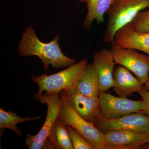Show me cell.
I'll return each instance as SVG.
<instances>
[{
	"mask_svg": "<svg viewBox=\"0 0 149 149\" xmlns=\"http://www.w3.org/2000/svg\"><path fill=\"white\" fill-rule=\"evenodd\" d=\"M133 29L139 32H149V10L139 12L131 22Z\"/></svg>",
	"mask_w": 149,
	"mask_h": 149,
	"instance_id": "19",
	"label": "cell"
},
{
	"mask_svg": "<svg viewBox=\"0 0 149 149\" xmlns=\"http://www.w3.org/2000/svg\"><path fill=\"white\" fill-rule=\"evenodd\" d=\"M143 87L144 89L145 90H146L147 91H149V76L148 77L146 83L145 84L144 86H143Z\"/></svg>",
	"mask_w": 149,
	"mask_h": 149,
	"instance_id": "21",
	"label": "cell"
},
{
	"mask_svg": "<svg viewBox=\"0 0 149 149\" xmlns=\"http://www.w3.org/2000/svg\"><path fill=\"white\" fill-rule=\"evenodd\" d=\"M149 9V0H112L107 11L108 22L104 42L112 43L116 32L130 23L140 12Z\"/></svg>",
	"mask_w": 149,
	"mask_h": 149,
	"instance_id": "3",
	"label": "cell"
},
{
	"mask_svg": "<svg viewBox=\"0 0 149 149\" xmlns=\"http://www.w3.org/2000/svg\"><path fill=\"white\" fill-rule=\"evenodd\" d=\"M112 43L120 47L135 49L149 55V32H137L133 29L131 23L116 32Z\"/></svg>",
	"mask_w": 149,
	"mask_h": 149,
	"instance_id": "12",
	"label": "cell"
},
{
	"mask_svg": "<svg viewBox=\"0 0 149 149\" xmlns=\"http://www.w3.org/2000/svg\"><path fill=\"white\" fill-rule=\"evenodd\" d=\"M101 131L122 130L141 134L149 133V116L142 111L130 113L119 118H100L94 123Z\"/></svg>",
	"mask_w": 149,
	"mask_h": 149,
	"instance_id": "8",
	"label": "cell"
},
{
	"mask_svg": "<svg viewBox=\"0 0 149 149\" xmlns=\"http://www.w3.org/2000/svg\"><path fill=\"white\" fill-rule=\"evenodd\" d=\"M148 143L145 144L143 146V147L148 148H149V133L148 134Z\"/></svg>",
	"mask_w": 149,
	"mask_h": 149,
	"instance_id": "22",
	"label": "cell"
},
{
	"mask_svg": "<svg viewBox=\"0 0 149 149\" xmlns=\"http://www.w3.org/2000/svg\"><path fill=\"white\" fill-rule=\"evenodd\" d=\"M42 116L37 117H22L15 113L10 111H6L2 108H0V128H7L15 132L19 136L22 135V132L17 126L19 123H22L27 121H34L39 120Z\"/></svg>",
	"mask_w": 149,
	"mask_h": 149,
	"instance_id": "17",
	"label": "cell"
},
{
	"mask_svg": "<svg viewBox=\"0 0 149 149\" xmlns=\"http://www.w3.org/2000/svg\"><path fill=\"white\" fill-rule=\"evenodd\" d=\"M75 88L87 97H99L101 91L98 74L92 63L88 64L86 67Z\"/></svg>",
	"mask_w": 149,
	"mask_h": 149,
	"instance_id": "16",
	"label": "cell"
},
{
	"mask_svg": "<svg viewBox=\"0 0 149 149\" xmlns=\"http://www.w3.org/2000/svg\"><path fill=\"white\" fill-rule=\"evenodd\" d=\"M106 149H138L148 143V134L122 130H112L104 133Z\"/></svg>",
	"mask_w": 149,
	"mask_h": 149,
	"instance_id": "10",
	"label": "cell"
},
{
	"mask_svg": "<svg viewBox=\"0 0 149 149\" xmlns=\"http://www.w3.org/2000/svg\"><path fill=\"white\" fill-rule=\"evenodd\" d=\"M59 36L49 43L40 40L35 29L29 26L22 35L18 46V54L22 56H37L42 62L45 70L51 65L53 68L68 67L74 64L75 61L67 56L61 49L58 41Z\"/></svg>",
	"mask_w": 149,
	"mask_h": 149,
	"instance_id": "1",
	"label": "cell"
},
{
	"mask_svg": "<svg viewBox=\"0 0 149 149\" xmlns=\"http://www.w3.org/2000/svg\"><path fill=\"white\" fill-rule=\"evenodd\" d=\"M88 65V60L84 58L77 63L70 65L64 70L55 74L47 75L45 73L40 75H32L31 80L39 87L34 96L61 93L74 88Z\"/></svg>",
	"mask_w": 149,
	"mask_h": 149,
	"instance_id": "2",
	"label": "cell"
},
{
	"mask_svg": "<svg viewBox=\"0 0 149 149\" xmlns=\"http://www.w3.org/2000/svg\"><path fill=\"white\" fill-rule=\"evenodd\" d=\"M34 98L36 100H39L42 104H47V116L41 130L37 134H27L25 138L24 145L29 149H43L46 139L49 135L56 120L58 118L62 100L59 93L47 95L42 94L40 96H34Z\"/></svg>",
	"mask_w": 149,
	"mask_h": 149,
	"instance_id": "5",
	"label": "cell"
},
{
	"mask_svg": "<svg viewBox=\"0 0 149 149\" xmlns=\"http://www.w3.org/2000/svg\"><path fill=\"white\" fill-rule=\"evenodd\" d=\"M62 104L58 118L69 125L94 146L95 149H106L104 144V133L94 124L80 116L72 108L65 91L60 95Z\"/></svg>",
	"mask_w": 149,
	"mask_h": 149,
	"instance_id": "4",
	"label": "cell"
},
{
	"mask_svg": "<svg viewBox=\"0 0 149 149\" xmlns=\"http://www.w3.org/2000/svg\"><path fill=\"white\" fill-rule=\"evenodd\" d=\"M114 85L113 88L119 97H127L134 93H139L143 86L139 79L122 65L115 68L113 73Z\"/></svg>",
	"mask_w": 149,
	"mask_h": 149,
	"instance_id": "13",
	"label": "cell"
},
{
	"mask_svg": "<svg viewBox=\"0 0 149 149\" xmlns=\"http://www.w3.org/2000/svg\"><path fill=\"white\" fill-rule=\"evenodd\" d=\"M43 149H73L66 124L59 118L54 124Z\"/></svg>",
	"mask_w": 149,
	"mask_h": 149,
	"instance_id": "14",
	"label": "cell"
},
{
	"mask_svg": "<svg viewBox=\"0 0 149 149\" xmlns=\"http://www.w3.org/2000/svg\"><path fill=\"white\" fill-rule=\"evenodd\" d=\"M140 94L142 98V100L145 104V108L142 112L144 113L147 115L149 116V92L144 89L143 87L141 91H139Z\"/></svg>",
	"mask_w": 149,
	"mask_h": 149,
	"instance_id": "20",
	"label": "cell"
},
{
	"mask_svg": "<svg viewBox=\"0 0 149 149\" xmlns=\"http://www.w3.org/2000/svg\"><path fill=\"white\" fill-rule=\"evenodd\" d=\"M65 91L67 94L72 108L85 120L94 124L100 118L101 108L99 97L84 95L75 87Z\"/></svg>",
	"mask_w": 149,
	"mask_h": 149,
	"instance_id": "9",
	"label": "cell"
},
{
	"mask_svg": "<svg viewBox=\"0 0 149 149\" xmlns=\"http://www.w3.org/2000/svg\"><path fill=\"white\" fill-rule=\"evenodd\" d=\"M92 64L98 74L101 91L105 92L114 85L113 73L116 63L110 50L103 49L93 54Z\"/></svg>",
	"mask_w": 149,
	"mask_h": 149,
	"instance_id": "11",
	"label": "cell"
},
{
	"mask_svg": "<svg viewBox=\"0 0 149 149\" xmlns=\"http://www.w3.org/2000/svg\"><path fill=\"white\" fill-rule=\"evenodd\" d=\"M79 2L85 3L87 6V13L83 24L85 30L92 27L94 20L97 24L104 21V15L107 13L112 0H78Z\"/></svg>",
	"mask_w": 149,
	"mask_h": 149,
	"instance_id": "15",
	"label": "cell"
},
{
	"mask_svg": "<svg viewBox=\"0 0 149 149\" xmlns=\"http://www.w3.org/2000/svg\"><path fill=\"white\" fill-rule=\"evenodd\" d=\"M99 97L101 108L100 118L115 119L133 113L142 111L145 108L143 100H133L127 97H116L102 91L100 92Z\"/></svg>",
	"mask_w": 149,
	"mask_h": 149,
	"instance_id": "7",
	"label": "cell"
},
{
	"mask_svg": "<svg viewBox=\"0 0 149 149\" xmlns=\"http://www.w3.org/2000/svg\"><path fill=\"white\" fill-rule=\"evenodd\" d=\"M74 149H95V147L69 125L66 124Z\"/></svg>",
	"mask_w": 149,
	"mask_h": 149,
	"instance_id": "18",
	"label": "cell"
},
{
	"mask_svg": "<svg viewBox=\"0 0 149 149\" xmlns=\"http://www.w3.org/2000/svg\"><path fill=\"white\" fill-rule=\"evenodd\" d=\"M111 52L116 64L133 72L142 83H146L149 73V55L139 53L138 50L118 47L112 43Z\"/></svg>",
	"mask_w": 149,
	"mask_h": 149,
	"instance_id": "6",
	"label": "cell"
}]
</instances>
